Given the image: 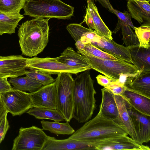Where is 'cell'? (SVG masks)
<instances>
[{"instance_id": "6da1fadb", "label": "cell", "mask_w": 150, "mask_h": 150, "mask_svg": "<svg viewBox=\"0 0 150 150\" xmlns=\"http://www.w3.org/2000/svg\"><path fill=\"white\" fill-rule=\"evenodd\" d=\"M50 19L35 18L20 25L18 35L22 54L32 57L43 50L49 41Z\"/></svg>"}, {"instance_id": "7a4b0ae2", "label": "cell", "mask_w": 150, "mask_h": 150, "mask_svg": "<svg viewBox=\"0 0 150 150\" xmlns=\"http://www.w3.org/2000/svg\"><path fill=\"white\" fill-rule=\"evenodd\" d=\"M94 83L89 70L83 71L74 79L72 118L79 123L88 121L96 108V92Z\"/></svg>"}, {"instance_id": "3957f363", "label": "cell", "mask_w": 150, "mask_h": 150, "mask_svg": "<svg viewBox=\"0 0 150 150\" xmlns=\"http://www.w3.org/2000/svg\"><path fill=\"white\" fill-rule=\"evenodd\" d=\"M128 135L118 121L106 118L98 112L69 138L92 144L107 139Z\"/></svg>"}, {"instance_id": "277c9868", "label": "cell", "mask_w": 150, "mask_h": 150, "mask_svg": "<svg viewBox=\"0 0 150 150\" xmlns=\"http://www.w3.org/2000/svg\"><path fill=\"white\" fill-rule=\"evenodd\" d=\"M24 15L35 18H70L73 16L74 8L60 0H26Z\"/></svg>"}, {"instance_id": "5b68a950", "label": "cell", "mask_w": 150, "mask_h": 150, "mask_svg": "<svg viewBox=\"0 0 150 150\" xmlns=\"http://www.w3.org/2000/svg\"><path fill=\"white\" fill-rule=\"evenodd\" d=\"M57 109L63 116L66 122L72 118L74 109V79L71 74L62 73L55 79Z\"/></svg>"}, {"instance_id": "8992f818", "label": "cell", "mask_w": 150, "mask_h": 150, "mask_svg": "<svg viewBox=\"0 0 150 150\" xmlns=\"http://www.w3.org/2000/svg\"><path fill=\"white\" fill-rule=\"evenodd\" d=\"M77 52L85 56L90 63L91 69L99 72L115 81L121 73L134 74L139 70L132 64L122 60L105 59L96 57L82 49Z\"/></svg>"}, {"instance_id": "52a82bcc", "label": "cell", "mask_w": 150, "mask_h": 150, "mask_svg": "<svg viewBox=\"0 0 150 150\" xmlns=\"http://www.w3.org/2000/svg\"><path fill=\"white\" fill-rule=\"evenodd\" d=\"M43 129L35 126L21 127L14 139L12 150H42L48 138Z\"/></svg>"}, {"instance_id": "ba28073f", "label": "cell", "mask_w": 150, "mask_h": 150, "mask_svg": "<svg viewBox=\"0 0 150 150\" xmlns=\"http://www.w3.org/2000/svg\"><path fill=\"white\" fill-rule=\"evenodd\" d=\"M27 68L49 74H58L62 73L76 74L84 70L71 67L55 58H44L34 57L27 58Z\"/></svg>"}, {"instance_id": "9c48e42d", "label": "cell", "mask_w": 150, "mask_h": 150, "mask_svg": "<svg viewBox=\"0 0 150 150\" xmlns=\"http://www.w3.org/2000/svg\"><path fill=\"white\" fill-rule=\"evenodd\" d=\"M1 95L8 112L13 116L21 115L33 107L30 93L13 88Z\"/></svg>"}, {"instance_id": "30bf717a", "label": "cell", "mask_w": 150, "mask_h": 150, "mask_svg": "<svg viewBox=\"0 0 150 150\" xmlns=\"http://www.w3.org/2000/svg\"><path fill=\"white\" fill-rule=\"evenodd\" d=\"M128 135L111 138L91 144L94 150H150L149 147L138 143Z\"/></svg>"}, {"instance_id": "8fae6325", "label": "cell", "mask_w": 150, "mask_h": 150, "mask_svg": "<svg viewBox=\"0 0 150 150\" xmlns=\"http://www.w3.org/2000/svg\"><path fill=\"white\" fill-rule=\"evenodd\" d=\"M27 58L21 55L1 56L0 58V78H13L25 75Z\"/></svg>"}, {"instance_id": "7c38bea8", "label": "cell", "mask_w": 150, "mask_h": 150, "mask_svg": "<svg viewBox=\"0 0 150 150\" xmlns=\"http://www.w3.org/2000/svg\"><path fill=\"white\" fill-rule=\"evenodd\" d=\"M124 100L140 143L143 144L144 143L148 142L150 140V117L145 116L139 112Z\"/></svg>"}, {"instance_id": "4fadbf2b", "label": "cell", "mask_w": 150, "mask_h": 150, "mask_svg": "<svg viewBox=\"0 0 150 150\" xmlns=\"http://www.w3.org/2000/svg\"><path fill=\"white\" fill-rule=\"evenodd\" d=\"M91 43L120 60L133 64L128 47L98 35Z\"/></svg>"}, {"instance_id": "5bb4252c", "label": "cell", "mask_w": 150, "mask_h": 150, "mask_svg": "<svg viewBox=\"0 0 150 150\" xmlns=\"http://www.w3.org/2000/svg\"><path fill=\"white\" fill-rule=\"evenodd\" d=\"M30 93L33 107L57 109L55 82L43 86L36 91Z\"/></svg>"}, {"instance_id": "9a60e30c", "label": "cell", "mask_w": 150, "mask_h": 150, "mask_svg": "<svg viewBox=\"0 0 150 150\" xmlns=\"http://www.w3.org/2000/svg\"><path fill=\"white\" fill-rule=\"evenodd\" d=\"M94 150L90 144L68 138L57 139L49 136L42 150Z\"/></svg>"}, {"instance_id": "2e32d148", "label": "cell", "mask_w": 150, "mask_h": 150, "mask_svg": "<svg viewBox=\"0 0 150 150\" xmlns=\"http://www.w3.org/2000/svg\"><path fill=\"white\" fill-rule=\"evenodd\" d=\"M55 58L58 61L71 67L84 71L91 69V64L87 59L71 47H67L59 56Z\"/></svg>"}, {"instance_id": "e0dca14e", "label": "cell", "mask_w": 150, "mask_h": 150, "mask_svg": "<svg viewBox=\"0 0 150 150\" xmlns=\"http://www.w3.org/2000/svg\"><path fill=\"white\" fill-rule=\"evenodd\" d=\"M101 91L102 98L98 113L106 118L118 121L119 114L114 95L105 88Z\"/></svg>"}, {"instance_id": "ac0fdd59", "label": "cell", "mask_w": 150, "mask_h": 150, "mask_svg": "<svg viewBox=\"0 0 150 150\" xmlns=\"http://www.w3.org/2000/svg\"><path fill=\"white\" fill-rule=\"evenodd\" d=\"M150 0H129L127 7L131 17L140 24L150 23Z\"/></svg>"}, {"instance_id": "d6986e66", "label": "cell", "mask_w": 150, "mask_h": 150, "mask_svg": "<svg viewBox=\"0 0 150 150\" xmlns=\"http://www.w3.org/2000/svg\"><path fill=\"white\" fill-rule=\"evenodd\" d=\"M121 96L137 111L150 117V98L132 91L127 88Z\"/></svg>"}, {"instance_id": "ffe728a7", "label": "cell", "mask_w": 150, "mask_h": 150, "mask_svg": "<svg viewBox=\"0 0 150 150\" xmlns=\"http://www.w3.org/2000/svg\"><path fill=\"white\" fill-rule=\"evenodd\" d=\"M128 48L133 64L137 69L142 72L150 71V47H139L138 45Z\"/></svg>"}, {"instance_id": "44dd1931", "label": "cell", "mask_w": 150, "mask_h": 150, "mask_svg": "<svg viewBox=\"0 0 150 150\" xmlns=\"http://www.w3.org/2000/svg\"><path fill=\"white\" fill-rule=\"evenodd\" d=\"M114 96L119 111V122L124 126L128 135L131 138L141 144L127 111L123 98L121 95H114Z\"/></svg>"}, {"instance_id": "7402d4cb", "label": "cell", "mask_w": 150, "mask_h": 150, "mask_svg": "<svg viewBox=\"0 0 150 150\" xmlns=\"http://www.w3.org/2000/svg\"><path fill=\"white\" fill-rule=\"evenodd\" d=\"M86 10L91 16L96 33L99 36L110 40H113L112 32L102 19L93 0H87Z\"/></svg>"}, {"instance_id": "603a6c76", "label": "cell", "mask_w": 150, "mask_h": 150, "mask_svg": "<svg viewBox=\"0 0 150 150\" xmlns=\"http://www.w3.org/2000/svg\"><path fill=\"white\" fill-rule=\"evenodd\" d=\"M127 87L132 91L150 98V71L142 72Z\"/></svg>"}, {"instance_id": "cb8c5ba5", "label": "cell", "mask_w": 150, "mask_h": 150, "mask_svg": "<svg viewBox=\"0 0 150 150\" xmlns=\"http://www.w3.org/2000/svg\"><path fill=\"white\" fill-rule=\"evenodd\" d=\"M24 17L20 13L11 15L0 11V35H11L15 32V29L21 20Z\"/></svg>"}, {"instance_id": "d4e9b609", "label": "cell", "mask_w": 150, "mask_h": 150, "mask_svg": "<svg viewBox=\"0 0 150 150\" xmlns=\"http://www.w3.org/2000/svg\"><path fill=\"white\" fill-rule=\"evenodd\" d=\"M8 81L13 86V88L23 91H28L30 93L36 91L43 86L27 76L23 77L11 78Z\"/></svg>"}, {"instance_id": "484cf974", "label": "cell", "mask_w": 150, "mask_h": 150, "mask_svg": "<svg viewBox=\"0 0 150 150\" xmlns=\"http://www.w3.org/2000/svg\"><path fill=\"white\" fill-rule=\"evenodd\" d=\"M27 113L37 119H47L59 122L65 121L63 116L57 109L33 107L27 111Z\"/></svg>"}, {"instance_id": "4316f807", "label": "cell", "mask_w": 150, "mask_h": 150, "mask_svg": "<svg viewBox=\"0 0 150 150\" xmlns=\"http://www.w3.org/2000/svg\"><path fill=\"white\" fill-rule=\"evenodd\" d=\"M42 129L49 131L56 135H70L75 131L69 122L61 123L59 122H49L44 120L40 121Z\"/></svg>"}, {"instance_id": "83f0119b", "label": "cell", "mask_w": 150, "mask_h": 150, "mask_svg": "<svg viewBox=\"0 0 150 150\" xmlns=\"http://www.w3.org/2000/svg\"><path fill=\"white\" fill-rule=\"evenodd\" d=\"M121 29L122 39L126 46L129 47L139 45L138 40L132 29L125 22L118 21L117 26L113 33H116Z\"/></svg>"}, {"instance_id": "f1b7e54d", "label": "cell", "mask_w": 150, "mask_h": 150, "mask_svg": "<svg viewBox=\"0 0 150 150\" xmlns=\"http://www.w3.org/2000/svg\"><path fill=\"white\" fill-rule=\"evenodd\" d=\"M26 0H0V11L11 15L19 14Z\"/></svg>"}, {"instance_id": "f546056e", "label": "cell", "mask_w": 150, "mask_h": 150, "mask_svg": "<svg viewBox=\"0 0 150 150\" xmlns=\"http://www.w3.org/2000/svg\"><path fill=\"white\" fill-rule=\"evenodd\" d=\"M135 33L138 40L139 47H150V23H145L139 27L134 26Z\"/></svg>"}, {"instance_id": "4dcf8cb0", "label": "cell", "mask_w": 150, "mask_h": 150, "mask_svg": "<svg viewBox=\"0 0 150 150\" xmlns=\"http://www.w3.org/2000/svg\"><path fill=\"white\" fill-rule=\"evenodd\" d=\"M25 75L43 86L52 83L55 81V79L50 74L31 69L27 70Z\"/></svg>"}, {"instance_id": "1f68e13d", "label": "cell", "mask_w": 150, "mask_h": 150, "mask_svg": "<svg viewBox=\"0 0 150 150\" xmlns=\"http://www.w3.org/2000/svg\"><path fill=\"white\" fill-rule=\"evenodd\" d=\"M93 56L100 59L113 60L119 59L96 47L91 43L85 45L83 50Z\"/></svg>"}, {"instance_id": "d6a6232c", "label": "cell", "mask_w": 150, "mask_h": 150, "mask_svg": "<svg viewBox=\"0 0 150 150\" xmlns=\"http://www.w3.org/2000/svg\"><path fill=\"white\" fill-rule=\"evenodd\" d=\"M142 72L139 70L134 74L121 73L119 75L118 79L113 81L112 83L119 85L127 86L132 83L134 79Z\"/></svg>"}, {"instance_id": "836d02e7", "label": "cell", "mask_w": 150, "mask_h": 150, "mask_svg": "<svg viewBox=\"0 0 150 150\" xmlns=\"http://www.w3.org/2000/svg\"><path fill=\"white\" fill-rule=\"evenodd\" d=\"M114 11L115 14L118 18V21L125 23L132 29L134 30V26L132 21V17L129 13L127 11L122 13L115 9H114Z\"/></svg>"}, {"instance_id": "e575fe53", "label": "cell", "mask_w": 150, "mask_h": 150, "mask_svg": "<svg viewBox=\"0 0 150 150\" xmlns=\"http://www.w3.org/2000/svg\"><path fill=\"white\" fill-rule=\"evenodd\" d=\"M7 115V114L5 115L0 123V144L4 140L10 127Z\"/></svg>"}, {"instance_id": "d590c367", "label": "cell", "mask_w": 150, "mask_h": 150, "mask_svg": "<svg viewBox=\"0 0 150 150\" xmlns=\"http://www.w3.org/2000/svg\"><path fill=\"white\" fill-rule=\"evenodd\" d=\"M125 86L117 85L111 82L108 86L105 88L115 95H121L127 88Z\"/></svg>"}, {"instance_id": "8d00e7d4", "label": "cell", "mask_w": 150, "mask_h": 150, "mask_svg": "<svg viewBox=\"0 0 150 150\" xmlns=\"http://www.w3.org/2000/svg\"><path fill=\"white\" fill-rule=\"evenodd\" d=\"M7 78H0V95L13 89V87L7 80Z\"/></svg>"}, {"instance_id": "74e56055", "label": "cell", "mask_w": 150, "mask_h": 150, "mask_svg": "<svg viewBox=\"0 0 150 150\" xmlns=\"http://www.w3.org/2000/svg\"><path fill=\"white\" fill-rule=\"evenodd\" d=\"M98 84L105 88L110 85L113 81L105 76L99 74L96 77Z\"/></svg>"}, {"instance_id": "f35d334b", "label": "cell", "mask_w": 150, "mask_h": 150, "mask_svg": "<svg viewBox=\"0 0 150 150\" xmlns=\"http://www.w3.org/2000/svg\"><path fill=\"white\" fill-rule=\"evenodd\" d=\"M85 22L89 27V28L93 30H96V28L94 24L92 17L90 13L86 10V15L84 17V20L81 23Z\"/></svg>"}, {"instance_id": "ab89813d", "label": "cell", "mask_w": 150, "mask_h": 150, "mask_svg": "<svg viewBox=\"0 0 150 150\" xmlns=\"http://www.w3.org/2000/svg\"><path fill=\"white\" fill-rule=\"evenodd\" d=\"M98 1L104 7L109 10L110 12L115 14L114 9L111 4L109 0H95Z\"/></svg>"}, {"instance_id": "60d3db41", "label": "cell", "mask_w": 150, "mask_h": 150, "mask_svg": "<svg viewBox=\"0 0 150 150\" xmlns=\"http://www.w3.org/2000/svg\"><path fill=\"white\" fill-rule=\"evenodd\" d=\"M8 112L5 107L4 104L2 100L1 95H0V123L5 115Z\"/></svg>"}, {"instance_id": "b9f144b4", "label": "cell", "mask_w": 150, "mask_h": 150, "mask_svg": "<svg viewBox=\"0 0 150 150\" xmlns=\"http://www.w3.org/2000/svg\"><path fill=\"white\" fill-rule=\"evenodd\" d=\"M1 57V56H0V58Z\"/></svg>"}, {"instance_id": "7bdbcfd3", "label": "cell", "mask_w": 150, "mask_h": 150, "mask_svg": "<svg viewBox=\"0 0 150 150\" xmlns=\"http://www.w3.org/2000/svg\"><path fill=\"white\" fill-rule=\"evenodd\" d=\"M127 0V1H128L129 0Z\"/></svg>"}]
</instances>
